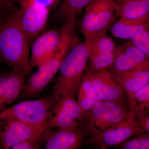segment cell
<instances>
[{"label": "cell", "mask_w": 149, "mask_h": 149, "mask_svg": "<svg viewBox=\"0 0 149 149\" xmlns=\"http://www.w3.org/2000/svg\"><path fill=\"white\" fill-rule=\"evenodd\" d=\"M128 95V100L149 83V68L111 71Z\"/></svg>", "instance_id": "obj_13"}, {"label": "cell", "mask_w": 149, "mask_h": 149, "mask_svg": "<svg viewBox=\"0 0 149 149\" xmlns=\"http://www.w3.org/2000/svg\"><path fill=\"white\" fill-rule=\"evenodd\" d=\"M53 111L61 112L78 121L88 113L81 108L75 99V96L69 94L62 96Z\"/></svg>", "instance_id": "obj_19"}, {"label": "cell", "mask_w": 149, "mask_h": 149, "mask_svg": "<svg viewBox=\"0 0 149 149\" xmlns=\"http://www.w3.org/2000/svg\"><path fill=\"white\" fill-rule=\"evenodd\" d=\"M146 132L136 113L131 110L130 115L124 120L98 136L86 138L84 143L95 148L106 149L116 146L132 137Z\"/></svg>", "instance_id": "obj_5"}, {"label": "cell", "mask_w": 149, "mask_h": 149, "mask_svg": "<svg viewBox=\"0 0 149 149\" xmlns=\"http://www.w3.org/2000/svg\"><path fill=\"white\" fill-rule=\"evenodd\" d=\"M19 0H0L1 5L5 7L10 8H11L15 2H19Z\"/></svg>", "instance_id": "obj_28"}, {"label": "cell", "mask_w": 149, "mask_h": 149, "mask_svg": "<svg viewBox=\"0 0 149 149\" xmlns=\"http://www.w3.org/2000/svg\"><path fill=\"white\" fill-rule=\"evenodd\" d=\"M54 102L52 94L47 97L21 102L3 110L0 113V119H15L46 128L51 107Z\"/></svg>", "instance_id": "obj_4"}, {"label": "cell", "mask_w": 149, "mask_h": 149, "mask_svg": "<svg viewBox=\"0 0 149 149\" xmlns=\"http://www.w3.org/2000/svg\"><path fill=\"white\" fill-rule=\"evenodd\" d=\"M85 137L80 128H58L45 130L39 139L46 149H76L84 143Z\"/></svg>", "instance_id": "obj_11"}, {"label": "cell", "mask_w": 149, "mask_h": 149, "mask_svg": "<svg viewBox=\"0 0 149 149\" xmlns=\"http://www.w3.org/2000/svg\"><path fill=\"white\" fill-rule=\"evenodd\" d=\"M29 39L19 23L17 12L12 14L0 27L1 61L24 75L32 69L29 58Z\"/></svg>", "instance_id": "obj_1"}, {"label": "cell", "mask_w": 149, "mask_h": 149, "mask_svg": "<svg viewBox=\"0 0 149 149\" xmlns=\"http://www.w3.org/2000/svg\"><path fill=\"white\" fill-rule=\"evenodd\" d=\"M86 74H88L96 95L100 100H116L128 97L109 70H103Z\"/></svg>", "instance_id": "obj_10"}, {"label": "cell", "mask_w": 149, "mask_h": 149, "mask_svg": "<svg viewBox=\"0 0 149 149\" xmlns=\"http://www.w3.org/2000/svg\"><path fill=\"white\" fill-rule=\"evenodd\" d=\"M76 40V35L72 30H62L61 40L57 49L50 58L29 77L19 97L20 100L32 98L44 91L59 70L63 60L75 45Z\"/></svg>", "instance_id": "obj_2"}, {"label": "cell", "mask_w": 149, "mask_h": 149, "mask_svg": "<svg viewBox=\"0 0 149 149\" xmlns=\"http://www.w3.org/2000/svg\"><path fill=\"white\" fill-rule=\"evenodd\" d=\"M6 88L3 96L0 100L1 111L18 98L25 85L24 74L13 70L7 72Z\"/></svg>", "instance_id": "obj_16"}, {"label": "cell", "mask_w": 149, "mask_h": 149, "mask_svg": "<svg viewBox=\"0 0 149 149\" xmlns=\"http://www.w3.org/2000/svg\"><path fill=\"white\" fill-rule=\"evenodd\" d=\"M50 9L45 4L35 1L17 11L20 25L29 40L35 38L45 27Z\"/></svg>", "instance_id": "obj_9"}, {"label": "cell", "mask_w": 149, "mask_h": 149, "mask_svg": "<svg viewBox=\"0 0 149 149\" xmlns=\"http://www.w3.org/2000/svg\"><path fill=\"white\" fill-rule=\"evenodd\" d=\"M117 46L133 61L138 69L149 68V56L136 47L130 41Z\"/></svg>", "instance_id": "obj_23"}, {"label": "cell", "mask_w": 149, "mask_h": 149, "mask_svg": "<svg viewBox=\"0 0 149 149\" xmlns=\"http://www.w3.org/2000/svg\"><path fill=\"white\" fill-rule=\"evenodd\" d=\"M116 147L118 149H149V133L137 135Z\"/></svg>", "instance_id": "obj_25"}, {"label": "cell", "mask_w": 149, "mask_h": 149, "mask_svg": "<svg viewBox=\"0 0 149 149\" xmlns=\"http://www.w3.org/2000/svg\"><path fill=\"white\" fill-rule=\"evenodd\" d=\"M128 97L116 100L100 101L78 121V128L84 134L85 139L99 135L109 124L112 110Z\"/></svg>", "instance_id": "obj_7"}, {"label": "cell", "mask_w": 149, "mask_h": 149, "mask_svg": "<svg viewBox=\"0 0 149 149\" xmlns=\"http://www.w3.org/2000/svg\"><path fill=\"white\" fill-rule=\"evenodd\" d=\"M146 29H149V17L134 20L120 18L112 24L110 32L117 38L131 40L140 31Z\"/></svg>", "instance_id": "obj_15"}, {"label": "cell", "mask_w": 149, "mask_h": 149, "mask_svg": "<svg viewBox=\"0 0 149 149\" xmlns=\"http://www.w3.org/2000/svg\"><path fill=\"white\" fill-rule=\"evenodd\" d=\"M116 2V0H93L85 8L82 23L88 28H95L96 35L107 34L115 18Z\"/></svg>", "instance_id": "obj_8"}, {"label": "cell", "mask_w": 149, "mask_h": 149, "mask_svg": "<svg viewBox=\"0 0 149 149\" xmlns=\"http://www.w3.org/2000/svg\"><path fill=\"white\" fill-rule=\"evenodd\" d=\"M38 141H24L14 145L10 149H38L40 148Z\"/></svg>", "instance_id": "obj_27"}, {"label": "cell", "mask_w": 149, "mask_h": 149, "mask_svg": "<svg viewBox=\"0 0 149 149\" xmlns=\"http://www.w3.org/2000/svg\"><path fill=\"white\" fill-rule=\"evenodd\" d=\"M133 69H139L136 64L118 46H116L114 62L109 70L125 71Z\"/></svg>", "instance_id": "obj_24"}, {"label": "cell", "mask_w": 149, "mask_h": 149, "mask_svg": "<svg viewBox=\"0 0 149 149\" xmlns=\"http://www.w3.org/2000/svg\"><path fill=\"white\" fill-rule=\"evenodd\" d=\"M129 106L136 114L139 123L149 113V83L129 100Z\"/></svg>", "instance_id": "obj_18"}, {"label": "cell", "mask_w": 149, "mask_h": 149, "mask_svg": "<svg viewBox=\"0 0 149 149\" xmlns=\"http://www.w3.org/2000/svg\"><path fill=\"white\" fill-rule=\"evenodd\" d=\"M130 41L136 47L149 56V29L140 31Z\"/></svg>", "instance_id": "obj_26"}, {"label": "cell", "mask_w": 149, "mask_h": 149, "mask_svg": "<svg viewBox=\"0 0 149 149\" xmlns=\"http://www.w3.org/2000/svg\"><path fill=\"white\" fill-rule=\"evenodd\" d=\"M61 1L62 0H55L54 1L52 4L51 8H54V7H55L58 5L59 4V3L61 2Z\"/></svg>", "instance_id": "obj_30"}, {"label": "cell", "mask_w": 149, "mask_h": 149, "mask_svg": "<svg viewBox=\"0 0 149 149\" xmlns=\"http://www.w3.org/2000/svg\"><path fill=\"white\" fill-rule=\"evenodd\" d=\"M93 0H62L56 13L57 17L66 19L71 15H77Z\"/></svg>", "instance_id": "obj_22"}, {"label": "cell", "mask_w": 149, "mask_h": 149, "mask_svg": "<svg viewBox=\"0 0 149 149\" xmlns=\"http://www.w3.org/2000/svg\"><path fill=\"white\" fill-rule=\"evenodd\" d=\"M77 102L86 112H88L94 105L100 100L96 95L94 88L88 74L84 72L77 90Z\"/></svg>", "instance_id": "obj_17"}, {"label": "cell", "mask_w": 149, "mask_h": 149, "mask_svg": "<svg viewBox=\"0 0 149 149\" xmlns=\"http://www.w3.org/2000/svg\"><path fill=\"white\" fill-rule=\"evenodd\" d=\"M115 52L104 54L89 55L88 66L85 73L90 74L103 70L109 69L114 62Z\"/></svg>", "instance_id": "obj_21"}, {"label": "cell", "mask_w": 149, "mask_h": 149, "mask_svg": "<svg viewBox=\"0 0 149 149\" xmlns=\"http://www.w3.org/2000/svg\"><path fill=\"white\" fill-rule=\"evenodd\" d=\"M45 129L15 119H1L0 148L10 149L24 141H38Z\"/></svg>", "instance_id": "obj_6"}, {"label": "cell", "mask_w": 149, "mask_h": 149, "mask_svg": "<svg viewBox=\"0 0 149 149\" xmlns=\"http://www.w3.org/2000/svg\"><path fill=\"white\" fill-rule=\"evenodd\" d=\"M116 15L128 19H141L149 17V0H116Z\"/></svg>", "instance_id": "obj_14"}, {"label": "cell", "mask_w": 149, "mask_h": 149, "mask_svg": "<svg viewBox=\"0 0 149 149\" xmlns=\"http://www.w3.org/2000/svg\"><path fill=\"white\" fill-rule=\"evenodd\" d=\"M89 59V43L87 41L83 42L78 41L61 65L59 74L52 93L55 101H58L65 94L75 96Z\"/></svg>", "instance_id": "obj_3"}, {"label": "cell", "mask_w": 149, "mask_h": 149, "mask_svg": "<svg viewBox=\"0 0 149 149\" xmlns=\"http://www.w3.org/2000/svg\"><path fill=\"white\" fill-rule=\"evenodd\" d=\"M148 115H149V113L148 114Z\"/></svg>", "instance_id": "obj_31"}, {"label": "cell", "mask_w": 149, "mask_h": 149, "mask_svg": "<svg viewBox=\"0 0 149 149\" xmlns=\"http://www.w3.org/2000/svg\"><path fill=\"white\" fill-rule=\"evenodd\" d=\"M88 41L89 45V55L104 54L115 52L116 46L107 34H98Z\"/></svg>", "instance_id": "obj_20"}, {"label": "cell", "mask_w": 149, "mask_h": 149, "mask_svg": "<svg viewBox=\"0 0 149 149\" xmlns=\"http://www.w3.org/2000/svg\"><path fill=\"white\" fill-rule=\"evenodd\" d=\"M140 125L147 133H149V115L147 116L146 118L140 123Z\"/></svg>", "instance_id": "obj_29"}, {"label": "cell", "mask_w": 149, "mask_h": 149, "mask_svg": "<svg viewBox=\"0 0 149 149\" xmlns=\"http://www.w3.org/2000/svg\"><path fill=\"white\" fill-rule=\"evenodd\" d=\"M61 35V30L52 29L35 40L30 60L32 68H38L50 58L60 43Z\"/></svg>", "instance_id": "obj_12"}]
</instances>
